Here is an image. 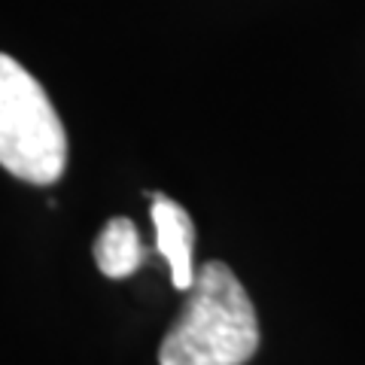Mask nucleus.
Here are the masks:
<instances>
[{
	"label": "nucleus",
	"instance_id": "f257e3e1",
	"mask_svg": "<svg viewBox=\"0 0 365 365\" xmlns=\"http://www.w3.org/2000/svg\"><path fill=\"white\" fill-rule=\"evenodd\" d=\"M259 350V319L225 262H204L177 323L158 347V365H247Z\"/></svg>",
	"mask_w": 365,
	"mask_h": 365
},
{
	"label": "nucleus",
	"instance_id": "7ed1b4c3",
	"mask_svg": "<svg viewBox=\"0 0 365 365\" xmlns=\"http://www.w3.org/2000/svg\"><path fill=\"white\" fill-rule=\"evenodd\" d=\"M153 225H155V250L158 256L168 262L170 268V280L174 287L189 292L192 280H195V225L186 207H180L177 201H170L168 195H153Z\"/></svg>",
	"mask_w": 365,
	"mask_h": 365
},
{
	"label": "nucleus",
	"instance_id": "20e7f679",
	"mask_svg": "<svg viewBox=\"0 0 365 365\" xmlns=\"http://www.w3.org/2000/svg\"><path fill=\"white\" fill-rule=\"evenodd\" d=\"M95 262L104 277H131V274L143 265L146 250L137 235V225L125 216H113V220L101 228V235L95 237Z\"/></svg>",
	"mask_w": 365,
	"mask_h": 365
},
{
	"label": "nucleus",
	"instance_id": "f03ea898",
	"mask_svg": "<svg viewBox=\"0 0 365 365\" xmlns=\"http://www.w3.org/2000/svg\"><path fill=\"white\" fill-rule=\"evenodd\" d=\"M0 168L31 186H52L67 168V131L46 88L0 52Z\"/></svg>",
	"mask_w": 365,
	"mask_h": 365
}]
</instances>
